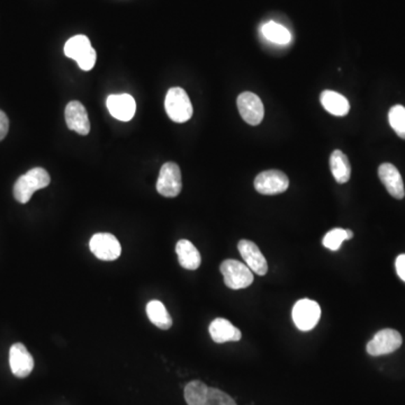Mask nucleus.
Instances as JSON below:
<instances>
[{
	"instance_id": "nucleus-14",
	"label": "nucleus",
	"mask_w": 405,
	"mask_h": 405,
	"mask_svg": "<svg viewBox=\"0 0 405 405\" xmlns=\"http://www.w3.org/2000/svg\"><path fill=\"white\" fill-rule=\"evenodd\" d=\"M106 105L111 115L118 121H131L136 112V103L129 94L111 95L107 98Z\"/></svg>"
},
{
	"instance_id": "nucleus-3",
	"label": "nucleus",
	"mask_w": 405,
	"mask_h": 405,
	"mask_svg": "<svg viewBox=\"0 0 405 405\" xmlns=\"http://www.w3.org/2000/svg\"><path fill=\"white\" fill-rule=\"evenodd\" d=\"M164 108L170 120L176 123H185L193 116L192 101L180 87H173L168 90Z\"/></svg>"
},
{
	"instance_id": "nucleus-17",
	"label": "nucleus",
	"mask_w": 405,
	"mask_h": 405,
	"mask_svg": "<svg viewBox=\"0 0 405 405\" xmlns=\"http://www.w3.org/2000/svg\"><path fill=\"white\" fill-rule=\"evenodd\" d=\"M176 253L178 256L179 264L185 269L196 270L201 266V253L197 250V248L188 240L178 241L176 246Z\"/></svg>"
},
{
	"instance_id": "nucleus-6",
	"label": "nucleus",
	"mask_w": 405,
	"mask_h": 405,
	"mask_svg": "<svg viewBox=\"0 0 405 405\" xmlns=\"http://www.w3.org/2000/svg\"><path fill=\"white\" fill-rule=\"evenodd\" d=\"M292 314L296 328L301 331H310L315 328L321 318V308L315 301L301 299L294 305Z\"/></svg>"
},
{
	"instance_id": "nucleus-11",
	"label": "nucleus",
	"mask_w": 405,
	"mask_h": 405,
	"mask_svg": "<svg viewBox=\"0 0 405 405\" xmlns=\"http://www.w3.org/2000/svg\"><path fill=\"white\" fill-rule=\"evenodd\" d=\"M9 366L18 378H25L32 373L34 360L23 343H15L9 350Z\"/></svg>"
},
{
	"instance_id": "nucleus-7",
	"label": "nucleus",
	"mask_w": 405,
	"mask_h": 405,
	"mask_svg": "<svg viewBox=\"0 0 405 405\" xmlns=\"http://www.w3.org/2000/svg\"><path fill=\"white\" fill-rule=\"evenodd\" d=\"M90 248L98 259L104 262H113L120 258L122 253L121 243L111 233H96L90 239Z\"/></svg>"
},
{
	"instance_id": "nucleus-18",
	"label": "nucleus",
	"mask_w": 405,
	"mask_h": 405,
	"mask_svg": "<svg viewBox=\"0 0 405 405\" xmlns=\"http://www.w3.org/2000/svg\"><path fill=\"white\" fill-rule=\"evenodd\" d=\"M320 101H321L322 106L325 107V110L334 116L347 115L350 110V105L347 98L339 92H332V90H325L322 92Z\"/></svg>"
},
{
	"instance_id": "nucleus-15",
	"label": "nucleus",
	"mask_w": 405,
	"mask_h": 405,
	"mask_svg": "<svg viewBox=\"0 0 405 405\" xmlns=\"http://www.w3.org/2000/svg\"><path fill=\"white\" fill-rule=\"evenodd\" d=\"M378 176L383 185L385 186L388 193L391 194L394 199H402L404 197L405 190L402 176L394 164H381L378 168Z\"/></svg>"
},
{
	"instance_id": "nucleus-28",
	"label": "nucleus",
	"mask_w": 405,
	"mask_h": 405,
	"mask_svg": "<svg viewBox=\"0 0 405 405\" xmlns=\"http://www.w3.org/2000/svg\"><path fill=\"white\" fill-rule=\"evenodd\" d=\"M347 232V240H350V239L354 238V232L351 230H346Z\"/></svg>"
},
{
	"instance_id": "nucleus-16",
	"label": "nucleus",
	"mask_w": 405,
	"mask_h": 405,
	"mask_svg": "<svg viewBox=\"0 0 405 405\" xmlns=\"http://www.w3.org/2000/svg\"><path fill=\"white\" fill-rule=\"evenodd\" d=\"M210 334L213 341L216 343L239 341L242 336L241 331L236 328L230 321L222 318H218L211 323Z\"/></svg>"
},
{
	"instance_id": "nucleus-13",
	"label": "nucleus",
	"mask_w": 405,
	"mask_h": 405,
	"mask_svg": "<svg viewBox=\"0 0 405 405\" xmlns=\"http://www.w3.org/2000/svg\"><path fill=\"white\" fill-rule=\"evenodd\" d=\"M239 253L245 260L248 267L259 276H264L268 271L267 260L264 258L258 246L249 240H241L238 245Z\"/></svg>"
},
{
	"instance_id": "nucleus-21",
	"label": "nucleus",
	"mask_w": 405,
	"mask_h": 405,
	"mask_svg": "<svg viewBox=\"0 0 405 405\" xmlns=\"http://www.w3.org/2000/svg\"><path fill=\"white\" fill-rule=\"evenodd\" d=\"M92 43L86 35H76L66 41L64 45V55L72 60H79L86 52L92 49Z\"/></svg>"
},
{
	"instance_id": "nucleus-22",
	"label": "nucleus",
	"mask_w": 405,
	"mask_h": 405,
	"mask_svg": "<svg viewBox=\"0 0 405 405\" xmlns=\"http://www.w3.org/2000/svg\"><path fill=\"white\" fill-rule=\"evenodd\" d=\"M262 33L264 38L273 43L285 45L290 42L292 35L286 27L276 23V22H268L262 27Z\"/></svg>"
},
{
	"instance_id": "nucleus-20",
	"label": "nucleus",
	"mask_w": 405,
	"mask_h": 405,
	"mask_svg": "<svg viewBox=\"0 0 405 405\" xmlns=\"http://www.w3.org/2000/svg\"><path fill=\"white\" fill-rule=\"evenodd\" d=\"M147 314L150 321L161 330H168L173 325V319L169 312L160 301H151L147 305Z\"/></svg>"
},
{
	"instance_id": "nucleus-23",
	"label": "nucleus",
	"mask_w": 405,
	"mask_h": 405,
	"mask_svg": "<svg viewBox=\"0 0 405 405\" xmlns=\"http://www.w3.org/2000/svg\"><path fill=\"white\" fill-rule=\"evenodd\" d=\"M388 122L394 132L405 140V107L395 105L388 112Z\"/></svg>"
},
{
	"instance_id": "nucleus-24",
	"label": "nucleus",
	"mask_w": 405,
	"mask_h": 405,
	"mask_svg": "<svg viewBox=\"0 0 405 405\" xmlns=\"http://www.w3.org/2000/svg\"><path fill=\"white\" fill-rule=\"evenodd\" d=\"M347 240V232L343 229H334L325 234L323 246L331 251L339 250L342 242Z\"/></svg>"
},
{
	"instance_id": "nucleus-4",
	"label": "nucleus",
	"mask_w": 405,
	"mask_h": 405,
	"mask_svg": "<svg viewBox=\"0 0 405 405\" xmlns=\"http://www.w3.org/2000/svg\"><path fill=\"white\" fill-rule=\"evenodd\" d=\"M225 283L231 290L247 288L253 283V270L243 262L227 259L220 266Z\"/></svg>"
},
{
	"instance_id": "nucleus-26",
	"label": "nucleus",
	"mask_w": 405,
	"mask_h": 405,
	"mask_svg": "<svg viewBox=\"0 0 405 405\" xmlns=\"http://www.w3.org/2000/svg\"><path fill=\"white\" fill-rule=\"evenodd\" d=\"M8 118L3 111H0V141H3V138H6V135L8 134Z\"/></svg>"
},
{
	"instance_id": "nucleus-12",
	"label": "nucleus",
	"mask_w": 405,
	"mask_h": 405,
	"mask_svg": "<svg viewBox=\"0 0 405 405\" xmlns=\"http://www.w3.org/2000/svg\"><path fill=\"white\" fill-rule=\"evenodd\" d=\"M66 127L78 134L87 135L90 132V122L86 107L78 101H70L66 107Z\"/></svg>"
},
{
	"instance_id": "nucleus-10",
	"label": "nucleus",
	"mask_w": 405,
	"mask_h": 405,
	"mask_svg": "<svg viewBox=\"0 0 405 405\" xmlns=\"http://www.w3.org/2000/svg\"><path fill=\"white\" fill-rule=\"evenodd\" d=\"M236 105L240 115L249 125L257 127L262 123L264 115V104L256 94L242 92L241 95H239Z\"/></svg>"
},
{
	"instance_id": "nucleus-19",
	"label": "nucleus",
	"mask_w": 405,
	"mask_h": 405,
	"mask_svg": "<svg viewBox=\"0 0 405 405\" xmlns=\"http://www.w3.org/2000/svg\"><path fill=\"white\" fill-rule=\"evenodd\" d=\"M331 173L339 184H346L351 176V166L345 153L340 150H334L330 157Z\"/></svg>"
},
{
	"instance_id": "nucleus-2",
	"label": "nucleus",
	"mask_w": 405,
	"mask_h": 405,
	"mask_svg": "<svg viewBox=\"0 0 405 405\" xmlns=\"http://www.w3.org/2000/svg\"><path fill=\"white\" fill-rule=\"evenodd\" d=\"M51 183L50 175L43 168H33L25 175L20 176L14 185V197L20 204L29 203L33 194L43 190Z\"/></svg>"
},
{
	"instance_id": "nucleus-8",
	"label": "nucleus",
	"mask_w": 405,
	"mask_h": 405,
	"mask_svg": "<svg viewBox=\"0 0 405 405\" xmlns=\"http://www.w3.org/2000/svg\"><path fill=\"white\" fill-rule=\"evenodd\" d=\"M290 180L280 170H266L255 179V188L262 195H277L288 190Z\"/></svg>"
},
{
	"instance_id": "nucleus-5",
	"label": "nucleus",
	"mask_w": 405,
	"mask_h": 405,
	"mask_svg": "<svg viewBox=\"0 0 405 405\" xmlns=\"http://www.w3.org/2000/svg\"><path fill=\"white\" fill-rule=\"evenodd\" d=\"M181 171L178 164L175 162H166L161 167L157 181V190L164 197L173 199L181 192Z\"/></svg>"
},
{
	"instance_id": "nucleus-25",
	"label": "nucleus",
	"mask_w": 405,
	"mask_h": 405,
	"mask_svg": "<svg viewBox=\"0 0 405 405\" xmlns=\"http://www.w3.org/2000/svg\"><path fill=\"white\" fill-rule=\"evenodd\" d=\"M96 58H97V55H96L95 49L92 48V49L86 52L79 60H77L78 66H79L81 70H84V71H90V70H92V68L95 66Z\"/></svg>"
},
{
	"instance_id": "nucleus-1",
	"label": "nucleus",
	"mask_w": 405,
	"mask_h": 405,
	"mask_svg": "<svg viewBox=\"0 0 405 405\" xmlns=\"http://www.w3.org/2000/svg\"><path fill=\"white\" fill-rule=\"evenodd\" d=\"M185 399L188 405H236L230 395L218 388H208L199 381L187 384Z\"/></svg>"
},
{
	"instance_id": "nucleus-9",
	"label": "nucleus",
	"mask_w": 405,
	"mask_h": 405,
	"mask_svg": "<svg viewBox=\"0 0 405 405\" xmlns=\"http://www.w3.org/2000/svg\"><path fill=\"white\" fill-rule=\"evenodd\" d=\"M402 345V336L393 329H384L377 332L367 343V353L377 357L392 354Z\"/></svg>"
},
{
	"instance_id": "nucleus-27",
	"label": "nucleus",
	"mask_w": 405,
	"mask_h": 405,
	"mask_svg": "<svg viewBox=\"0 0 405 405\" xmlns=\"http://www.w3.org/2000/svg\"><path fill=\"white\" fill-rule=\"evenodd\" d=\"M395 268H397V273L399 278L402 279L405 283V255H399L395 262Z\"/></svg>"
}]
</instances>
